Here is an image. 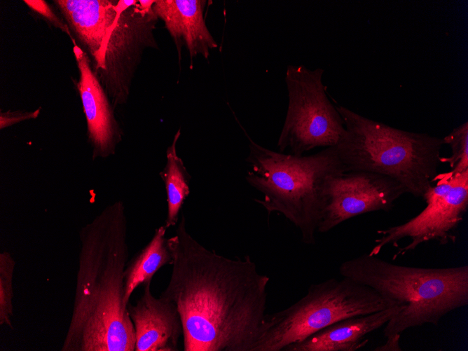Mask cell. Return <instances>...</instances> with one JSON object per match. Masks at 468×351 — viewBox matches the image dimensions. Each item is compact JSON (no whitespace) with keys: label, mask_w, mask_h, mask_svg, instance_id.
Segmentation results:
<instances>
[{"label":"cell","mask_w":468,"mask_h":351,"mask_svg":"<svg viewBox=\"0 0 468 351\" xmlns=\"http://www.w3.org/2000/svg\"><path fill=\"white\" fill-rule=\"evenodd\" d=\"M172 273L160 296L179 313L184 351H254L266 315L268 276L249 256L209 250L187 230L185 216L167 238Z\"/></svg>","instance_id":"cell-1"},{"label":"cell","mask_w":468,"mask_h":351,"mask_svg":"<svg viewBox=\"0 0 468 351\" xmlns=\"http://www.w3.org/2000/svg\"><path fill=\"white\" fill-rule=\"evenodd\" d=\"M74 308L62 351H135V332L123 301L128 264L124 203L108 205L79 233Z\"/></svg>","instance_id":"cell-2"},{"label":"cell","mask_w":468,"mask_h":351,"mask_svg":"<svg viewBox=\"0 0 468 351\" xmlns=\"http://www.w3.org/2000/svg\"><path fill=\"white\" fill-rule=\"evenodd\" d=\"M339 273L400 306L385 325L386 338L425 324L437 325L449 312L468 305V266H403L368 253L343 262Z\"/></svg>","instance_id":"cell-3"},{"label":"cell","mask_w":468,"mask_h":351,"mask_svg":"<svg viewBox=\"0 0 468 351\" xmlns=\"http://www.w3.org/2000/svg\"><path fill=\"white\" fill-rule=\"evenodd\" d=\"M345 128L336 148L346 172L366 171L399 182L406 193L422 198L441 163L443 139L397 129L336 106Z\"/></svg>","instance_id":"cell-4"},{"label":"cell","mask_w":468,"mask_h":351,"mask_svg":"<svg viewBox=\"0 0 468 351\" xmlns=\"http://www.w3.org/2000/svg\"><path fill=\"white\" fill-rule=\"evenodd\" d=\"M247 181L263 195L256 200L268 212L284 215L300 231L305 244L315 243L326 178L346 172L336 148L310 156H295L261 146L250 138Z\"/></svg>","instance_id":"cell-5"},{"label":"cell","mask_w":468,"mask_h":351,"mask_svg":"<svg viewBox=\"0 0 468 351\" xmlns=\"http://www.w3.org/2000/svg\"><path fill=\"white\" fill-rule=\"evenodd\" d=\"M397 305L371 288L343 277L311 284L289 307L266 314L254 351H283L344 319Z\"/></svg>","instance_id":"cell-6"},{"label":"cell","mask_w":468,"mask_h":351,"mask_svg":"<svg viewBox=\"0 0 468 351\" xmlns=\"http://www.w3.org/2000/svg\"><path fill=\"white\" fill-rule=\"evenodd\" d=\"M324 70L288 65L285 82L288 107L277 147L303 156L317 147L336 146L345 133L343 120L326 92Z\"/></svg>","instance_id":"cell-7"},{"label":"cell","mask_w":468,"mask_h":351,"mask_svg":"<svg viewBox=\"0 0 468 351\" xmlns=\"http://www.w3.org/2000/svg\"><path fill=\"white\" fill-rule=\"evenodd\" d=\"M422 198L427 205L418 215L401 224L378 230L380 237L375 240L369 254L377 256L385 246H396L405 238L410 240L409 244L400 248L394 259L429 241L440 245L456 241L458 227L468 207V171L459 174H438Z\"/></svg>","instance_id":"cell-8"},{"label":"cell","mask_w":468,"mask_h":351,"mask_svg":"<svg viewBox=\"0 0 468 351\" xmlns=\"http://www.w3.org/2000/svg\"><path fill=\"white\" fill-rule=\"evenodd\" d=\"M406 193L388 177L366 171H347L327 177L322 191V212L317 232L326 233L355 216L390 210Z\"/></svg>","instance_id":"cell-9"},{"label":"cell","mask_w":468,"mask_h":351,"mask_svg":"<svg viewBox=\"0 0 468 351\" xmlns=\"http://www.w3.org/2000/svg\"><path fill=\"white\" fill-rule=\"evenodd\" d=\"M55 3L70 30L92 58L96 71L101 74L105 68L109 40L121 15L137 1L57 0Z\"/></svg>","instance_id":"cell-10"},{"label":"cell","mask_w":468,"mask_h":351,"mask_svg":"<svg viewBox=\"0 0 468 351\" xmlns=\"http://www.w3.org/2000/svg\"><path fill=\"white\" fill-rule=\"evenodd\" d=\"M73 50L80 72L77 88L86 119L88 140L92 147V158H106L115 153L121 140V131L104 88L91 68L88 54L76 43Z\"/></svg>","instance_id":"cell-11"},{"label":"cell","mask_w":468,"mask_h":351,"mask_svg":"<svg viewBox=\"0 0 468 351\" xmlns=\"http://www.w3.org/2000/svg\"><path fill=\"white\" fill-rule=\"evenodd\" d=\"M151 280L144 285L142 296L128 311L135 332V351H177L183 334L182 324L176 305L151 293Z\"/></svg>","instance_id":"cell-12"},{"label":"cell","mask_w":468,"mask_h":351,"mask_svg":"<svg viewBox=\"0 0 468 351\" xmlns=\"http://www.w3.org/2000/svg\"><path fill=\"white\" fill-rule=\"evenodd\" d=\"M394 305L367 315L344 319L325 327L283 351H355L364 347L367 335L385 326L400 310Z\"/></svg>","instance_id":"cell-13"},{"label":"cell","mask_w":468,"mask_h":351,"mask_svg":"<svg viewBox=\"0 0 468 351\" xmlns=\"http://www.w3.org/2000/svg\"><path fill=\"white\" fill-rule=\"evenodd\" d=\"M206 1L157 0L153 11L160 18L178 45L185 43L191 57L198 54L207 58L218 45L208 30L203 17Z\"/></svg>","instance_id":"cell-14"},{"label":"cell","mask_w":468,"mask_h":351,"mask_svg":"<svg viewBox=\"0 0 468 351\" xmlns=\"http://www.w3.org/2000/svg\"><path fill=\"white\" fill-rule=\"evenodd\" d=\"M167 228L160 226L155 230L150 242L127 264L125 270V291L123 301L128 306L135 289L152 280L156 272L172 263V253L167 238Z\"/></svg>","instance_id":"cell-15"},{"label":"cell","mask_w":468,"mask_h":351,"mask_svg":"<svg viewBox=\"0 0 468 351\" xmlns=\"http://www.w3.org/2000/svg\"><path fill=\"white\" fill-rule=\"evenodd\" d=\"M181 135L179 130L172 144L166 151V164L160 172L165 184L167 196V212L165 226H174L179 221V214L186 198L190 194L188 174L183 160L177 153V144Z\"/></svg>","instance_id":"cell-16"},{"label":"cell","mask_w":468,"mask_h":351,"mask_svg":"<svg viewBox=\"0 0 468 351\" xmlns=\"http://www.w3.org/2000/svg\"><path fill=\"white\" fill-rule=\"evenodd\" d=\"M444 144L451 149L449 157H441L440 162L448 163L450 172L459 174L468 171V122L466 121L454 128L443 138Z\"/></svg>","instance_id":"cell-17"},{"label":"cell","mask_w":468,"mask_h":351,"mask_svg":"<svg viewBox=\"0 0 468 351\" xmlns=\"http://www.w3.org/2000/svg\"><path fill=\"white\" fill-rule=\"evenodd\" d=\"M15 261L7 252L0 254V324L12 328L13 276Z\"/></svg>","instance_id":"cell-18"},{"label":"cell","mask_w":468,"mask_h":351,"mask_svg":"<svg viewBox=\"0 0 468 351\" xmlns=\"http://www.w3.org/2000/svg\"><path fill=\"white\" fill-rule=\"evenodd\" d=\"M24 2L34 11L49 20L54 26L60 29L67 34L71 39L74 45L75 40L72 36L71 30L67 23L62 20L50 8L45 1L43 0H25Z\"/></svg>","instance_id":"cell-19"},{"label":"cell","mask_w":468,"mask_h":351,"mask_svg":"<svg viewBox=\"0 0 468 351\" xmlns=\"http://www.w3.org/2000/svg\"><path fill=\"white\" fill-rule=\"evenodd\" d=\"M40 111L41 109H38L33 111H8L4 113L1 112L0 128L1 129L6 128L22 121L36 118L39 115Z\"/></svg>","instance_id":"cell-20"},{"label":"cell","mask_w":468,"mask_h":351,"mask_svg":"<svg viewBox=\"0 0 468 351\" xmlns=\"http://www.w3.org/2000/svg\"><path fill=\"white\" fill-rule=\"evenodd\" d=\"M400 334H397L390 337H387L386 342L381 346L377 347L374 350L380 351H401L399 346Z\"/></svg>","instance_id":"cell-21"}]
</instances>
